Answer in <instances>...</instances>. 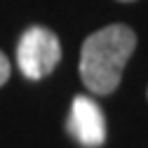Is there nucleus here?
Masks as SVG:
<instances>
[{
  "instance_id": "nucleus-1",
  "label": "nucleus",
  "mask_w": 148,
  "mask_h": 148,
  "mask_svg": "<svg viewBox=\"0 0 148 148\" xmlns=\"http://www.w3.org/2000/svg\"><path fill=\"white\" fill-rule=\"evenodd\" d=\"M136 49V33L127 24H108L87 35L80 47V80L92 94H113Z\"/></svg>"
},
{
  "instance_id": "nucleus-2",
  "label": "nucleus",
  "mask_w": 148,
  "mask_h": 148,
  "mask_svg": "<svg viewBox=\"0 0 148 148\" xmlns=\"http://www.w3.org/2000/svg\"><path fill=\"white\" fill-rule=\"evenodd\" d=\"M61 61V42L47 26H28L16 42V64L24 78L42 80Z\"/></svg>"
},
{
  "instance_id": "nucleus-3",
  "label": "nucleus",
  "mask_w": 148,
  "mask_h": 148,
  "mask_svg": "<svg viewBox=\"0 0 148 148\" xmlns=\"http://www.w3.org/2000/svg\"><path fill=\"white\" fill-rule=\"evenodd\" d=\"M68 132L78 143L85 148H99L106 141V118L99 103L89 97L78 94L71 103V115H68Z\"/></svg>"
},
{
  "instance_id": "nucleus-4",
  "label": "nucleus",
  "mask_w": 148,
  "mask_h": 148,
  "mask_svg": "<svg viewBox=\"0 0 148 148\" xmlns=\"http://www.w3.org/2000/svg\"><path fill=\"white\" fill-rule=\"evenodd\" d=\"M7 80H10V61L3 54V49H0V87H3Z\"/></svg>"
},
{
  "instance_id": "nucleus-5",
  "label": "nucleus",
  "mask_w": 148,
  "mask_h": 148,
  "mask_svg": "<svg viewBox=\"0 0 148 148\" xmlns=\"http://www.w3.org/2000/svg\"><path fill=\"white\" fill-rule=\"evenodd\" d=\"M120 3H134V0H120Z\"/></svg>"
}]
</instances>
